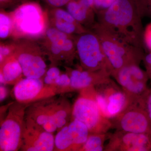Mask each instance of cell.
<instances>
[{
	"mask_svg": "<svg viewBox=\"0 0 151 151\" xmlns=\"http://www.w3.org/2000/svg\"><path fill=\"white\" fill-rule=\"evenodd\" d=\"M97 23L122 41L144 50V28L134 0H116L96 14Z\"/></svg>",
	"mask_w": 151,
	"mask_h": 151,
	"instance_id": "cell-1",
	"label": "cell"
},
{
	"mask_svg": "<svg viewBox=\"0 0 151 151\" xmlns=\"http://www.w3.org/2000/svg\"><path fill=\"white\" fill-rule=\"evenodd\" d=\"M72 109L69 100L62 96L38 100L27 108L25 124L53 134L69 123Z\"/></svg>",
	"mask_w": 151,
	"mask_h": 151,
	"instance_id": "cell-2",
	"label": "cell"
},
{
	"mask_svg": "<svg viewBox=\"0 0 151 151\" xmlns=\"http://www.w3.org/2000/svg\"><path fill=\"white\" fill-rule=\"evenodd\" d=\"M10 14L13 23L12 37L15 40L41 38L50 26L48 12L37 3L22 4Z\"/></svg>",
	"mask_w": 151,
	"mask_h": 151,
	"instance_id": "cell-3",
	"label": "cell"
},
{
	"mask_svg": "<svg viewBox=\"0 0 151 151\" xmlns=\"http://www.w3.org/2000/svg\"><path fill=\"white\" fill-rule=\"evenodd\" d=\"M92 30L97 35L112 70L113 76L126 65H139L145 54L144 50L128 44L103 29L97 22Z\"/></svg>",
	"mask_w": 151,
	"mask_h": 151,
	"instance_id": "cell-4",
	"label": "cell"
},
{
	"mask_svg": "<svg viewBox=\"0 0 151 151\" xmlns=\"http://www.w3.org/2000/svg\"><path fill=\"white\" fill-rule=\"evenodd\" d=\"M78 96L72 106L71 119L85 124L90 134L108 133L112 128L111 119L104 116L96 99L95 86L79 90Z\"/></svg>",
	"mask_w": 151,
	"mask_h": 151,
	"instance_id": "cell-5",
	"label": "cell"
},
{
	"mask_svg": "<svg viewBox=\"0 0 151 151\" xmlns=\"http://www.w3.org/2000/svg\"><path fill=\"white\" fill-rule=\"evenodd\" d=\"M29 104L17 101L10 104L5 117L1 120L0 151L20 150L25 125L26 110Z\"/></svg>",
	"mask_w": 151,
	"mask_h": 151,
	"instance_id": "cell-6",
	"label": "cell"
},
{
	"mask_svg": "<svg viewBox=\"0 0 151 151\" xmlns=\"http://www.w3.org/2000/svg\"><path fill=\"white\" fill-rule=\"evenodd\" d=\"M75 36L69 35L49 26L41 38L40 46L51 65H57L62 63L68 65L73 63L77 56Z\"/></svg>",
	"mask_w": 151,
	"mask_h": 151,
	"instance_id": "cell-7",
	"label": "cell"
},
{
	"mask_svg": "<svg viewBox=\"0 0 151 151\" xmlns=\"http://www.w3.org/2000/svg\"><path fill=\"white\" fill-rule=\"evenodd\" d=\"M77 56L81 67L84 70H108L112 75V70L97 35L88 31L75 37Z\"/></svg>",
	"mask_w": 151,
	"mask_h": 151,
	"instance_id": "cell-8",
	"label": "cell"
},
{
	"mask_svg": "<svg viewBox=\"0 0 151 151\" xmlns=\"http://www.w3.org/2000/svg\"><path fill=\"white\" fill-rule=\"evenodd\" d=\"M14 55L18 60L25 78H43L47 70L44 52L35 40L20 39L14 42Z\"/></svg>",
	"mask_w": 151,
	"mask_h": 151,
	"instance_id": "cell-9",
	"label": "cell"
},
{
	"mask_svg": "<svg viewBox=\"0 0 151 151\" xmlns=\"http://www.w3.org/2000/svg\"><path fill=\"white\" fill-rule=\"evenodd\" d=\"M116 79L127 99L129 105L137 103L149 88L148 75L139 67V65L132 64L126 65L113 76Z\"/></svg>",
	"mask_w": 151,
	"mask_h": 151,
	"instance_id": "cell-10",
	"label": "cell"
},
{
	"mask_svg": "<svg viewBox=\"0 0 151 151\" xmlns=\"http://www.w3.org/2000/svg\"><path fill=\"white\" fill-rule=\"evenodd\" d=\"M95 89L98 105L108 119L115 118L129 105L126 94L111 78L95 86Z\"/></svg>",
	"mask_w": 151,
	"mask_h": 151,
	"instance_id": "cell-11",
	"label": "cell"
},
{
	"mask_svg": "<svg viewBox=\"0 0 151 151\" xmlns=\"http://www.w3.org/2000/svg\"><path fill=\"white\" fill-rule=\"evenodd\" d=\"M111 121L112 128L117 130L138 134H151L150 121L144 109L137 103L128 105Z\"/></svg>",
	"mask_w": 151,
	"mask_h": 151,
	"instance_id": "cell-12",
	"label": "cell"
},
{
	"mask_svg": "<svg viewBox=\"0 0 151 151\" xmlns=\"http://www.w3.org/2000/svg\"><path fill=\"white\" fill-rule=\"evenodd\" d=\"M59 93L56 86L45 84L43 78L25 77L15 84L13 89L16 101L26 104L52 97Z\"/></svg>",
	"mask_w": 151,
	"mask_h": 151,
	"instance_id": "cell-13",
	"label": "cell"
},
{
	"mask_svg": "<svg viewBox=\"0 0 151 151\" xmlns=\"http://www.w3.org/2000/svg\"><path fill=\"white\" fill-rule=\"evenodd\" d=\"M90 134L85 124L72 119L55 136L54 151H80Z\"/></svg>",
	"mask_w": 151,
	"mask_h": 151,
	"instance_id": "cell-14",
	"label": "cell"
},
{
	"mask_svg": "<svg viewBox=\"0 0 151 151\" xmlns=\"http://www.w3.org/2000/svg\"><path fill=\"white\" fill-rule=\"evenodd\" d=\"M105 146L106 151H151V134L116 130Z\"/></svg>",
	"mask_w": 151,
	"mask_h": 151,
	"instance_id": "cell-15",
	"label": "cell"
},
{
	"mask_svg": "<svg viewBox=\"0 0 151 151\" xmlns=\"http://www.w3.org/2000/svg\"><path fill=\"white\" fill-rule=\"evenodd\" d=\"M54 148L53 134L25 124L20 150L52 151H54Z\"/></svg>",
	"mask_w": 151,
	"mask_h": 151,
	"instance_id": "cell-16",
	"label": "cell"
},
{
	"mask_svg": "<svg viewBox=\"0 0 151 151\" xmlns=\"http://www.w3.org/2000/svg\"><path fill=\"white\" fill-rule=\"evenodd\" d=\"M66 73L70 76V88L73 90H79L89 86H96L110 79L111 74L105 70L90 71L81 67L72 69L66 67Z\"/></svg>",
	"mask_w": 151,
	"mask_h": 151,
	"instance_id": "cell-17",
	"label": "cell"
},
{
	"mask_svg": "<svg viewBox=\"0 0 151 151\" xmlns=\"http://www.w3.org/2000/svg\"><path fill=\"white\" fill-rule=\"evenodd\" d=\"M50 26L71 35H77L89 30L78 22L67 11L55 8L48 12Z\"/></svg>",
	"mask_w": 151,
	"mask_h": 151,
	"instance_id": "cell-18",
	"label": "cell"
},
{
	"mask_svg": "<svg viewBox=\"0 0 151 151\" xmlns=\"http://www.w3.org/2000/svg\"><path fill=\"white\" fill-rule=\"evenodd\" d=\"M22 69L14 55L0 63V81L2 84H15L22 79Z\"/></svg>",
	"mask_w": 151,
	"mask_h": 151,
	"instance_id": "cell-19",
	"label": "cell"
},
{
	"mask_svg": "<svg viewBox=\"0 0 151 151\" xmlns=\"http://www.w3.org/2000/svg\"><path fill=\"white\" fill-rule=\"evenodd\" d=\"M67 11L78 22L88 29H92L95 22L96 13L93 10L87 8L78 0H72L66 5Z\"/></svg>",
	"mask_w": 151,
	"mask_h": 151,
	"instance_id": "cell-20",
	"label": "cell"
},
{
	"mask_svg": "<svg viewBox=\"0 0 151 151\" xmlns=\"http://www.w3.org/2000/svg\"><path fill=\"white\" fill-rule=\"evenodd\" d=\"M111 134L108 133L103 134H90L86 142L80 149V151H104V143Z\"/></svg>",
	"mask_w": 151,
	"mask_h": 151,
	"instance_id": "cell-21",
	"label": "cell"
},
{
	"mask_svg": "<svg viewBox=\"0 0 151 151\" xmlns=\"http://www.w3.org/2000/svg\"><path fill=\"white\" fill-rule=\"evenodd\" d=\"M13 23L10 13L1 10L0 13V37L6 39L12 37Z\"/></svg>",
	"mask_w": 151,
	"mask_h": 151,
	"instance_id": "cell-22",
	"label": "cell"
},
{
	"mask_svg": "<svg viewBox=\"0 0 151 151\" xmlns=\"http://www.w3.org/2000/svg\"><path fill=\"white\" fill-rule=\"evenodd\" d=\"M142 18L151 19V0H134Z\"/></svg>",
	"mask_w": 151,
	"mask_h": 151,
	"instance_id": "cell-23",
	"label": "cell"
},
{
	"mask_svg": "<svg viewBox=\"0 0 151 151\" xmlns=\"http://www.w3.org/2000/svg\"><path fill=\"white\" fill-rule=\"evenodd\" d=\"M60 74V70L58 67H57L56 65H51L47 69L44 76V82L47 85H55V80Z\"/></svg>",
	"mask_w": 151,
	"mask_h": 151,
	"instance_id": "cell-24",
	"label": "cell"
},
{
	"mask_svg": "<svg viewBox=\"0 0 151 151\" xmlns=\"http://www.w3.org/2000/svg\"><path fill=\"white\" fill-rule=\"evenodd\" d=\"M137 103L144 109L151 122V89L149 88Z\"/></svg>",
	"mask_w": 151,
	"mask_h": 151,
	"instance_id": "cell-25",
	"label": "cell"
},
{
	"mask_svg": "<svg viewBox=\"0 0 151 151\" xmlns=\"http://www.w3.org/2000/svg\"><path fill=\"white\" fill-rule=\"evenodd\" d=\"M15 45L14 42L4 43L1 42L0 45V63L9 57L13 55Z\"/></svg>",
	"mask_w": 151,
	"mask_h": 151,
	"instance_id": "cell-26",
	"label": "cell"
},
{
	"mask_svg": "<svg viewBox=\"0 0 151 151\" xmlns=\"http://www.w3.org/2000/svg\"><path fill=\"white\" fill-rule=\"evenodd\" d=\"M116 0H94V6L96 14L98 12L109 8Z\"/></svg>",
	"mask_w": 151,
	"mask_h": 151,
	"instance_id": "cell-27",
	"label": "cell"
},
{
	"mask_svg": "<svg viewBox=\"0 0 151 151\" xmlns=\"http://www.w3.org/2000/svg\"><path fill=\"white\" fill-rule=\"evenodd\" d=\"M143 39L145 47L151 52V22L144 28Z\"/></svg>",
	"mask_w": 151,
	"mask_h": 151,
	"instance_id": "cell-28",
	"label": "cell"
},
{
	"mask_svg": "<svg viewBox=\"0 0 151 151\" xmlns=\"http://www.w3.org/2000/svg\"><path fill=\"white\" fill-rule=\"evenodd\" d=\"M72 0H44L45 1L53 8H60L66 5Z\"/></svg>",
	"mask_w": 151,
	"mask_h": 151,
	"instance_id": "cell-29",
	"label": "cell"
},
{
	"mask_svg": "<svg viewBox=\"0 0 151 151\" xmlns=\"http://www.w3.org/2000/svg\"><path fill=\"white\" fill-rule=\"evenodd\" d=\"M78 1L87 8L93 10L96 12L95 8H94V0H78Z\"/></svg>",
	"mask_w": 151,
	"mask_h": 151,
	"instance_id": "cell-30",
	"label": "cell"
},
{
	"mask_svg": "<svg viewBox=\"0 0 151 151\" xmlns=\"http://www.w3.org/2000/svg\"><path fill=\"white\" fill-rule=\"evenodd\" d=\"M0 100L1 102L6 99L8 93L7 89L3 84H1L0 86Z\"/></svg>",
	"mask_w": 151,
	"mask_h": 151,
	"instance_id": "cell-31",
	"label": "cell"
},
{
	"mask_svg": "<svg viewBox=\"0 0 151 151\" xmlns=\"http://www.w3.org/2000/svg\"><path fill=\"white\" fill-rule=\"evenodd\" d=\"M146 72L148 75L149 79L151 80V64L148 67L146 68Z\"/></svg>",
	"mask_w": 151,
	"mask_h": 151,
	"instance_id": "cell-32",
	"label": "cell"
},
{
	"mask_svg": "<svg viewBox=\"0 0 151 151\" xmlns=\"http://www.w3.org/2000/svg\"><path fill=\"white\" fill-rule=\"evenodd\" d=\"M12 0H0L1 5L6 4L12 1Z\"/></svg>",
	"mask_w": 151,
	"mask_h": 151,
	"instance_id": "cell-33",
	"label": "cell"
}]
</instances>
